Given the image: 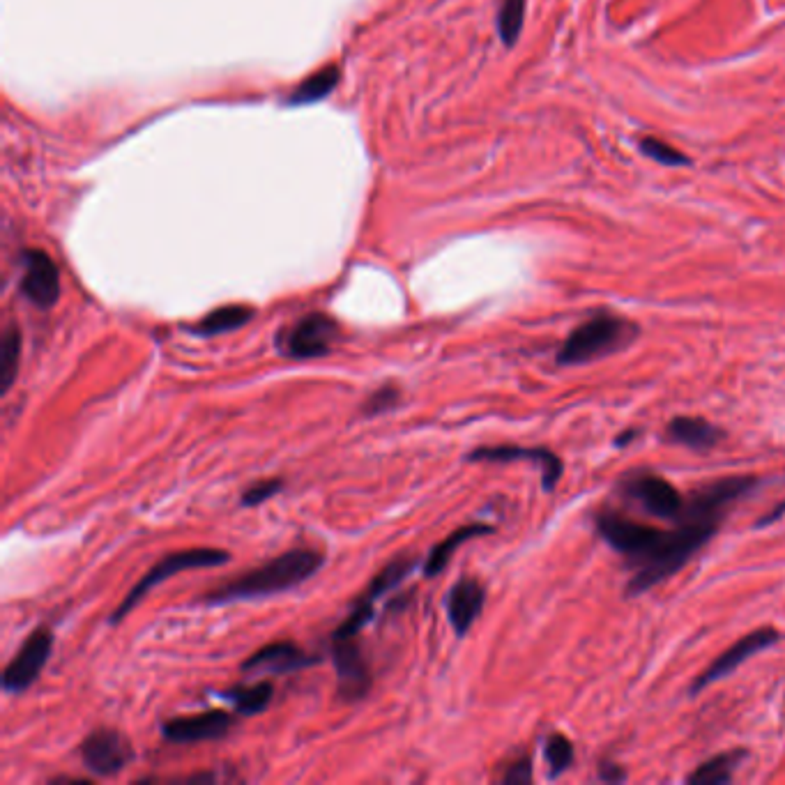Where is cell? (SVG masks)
<instances>
[{
    "instance_id": "4fadbf2b",
    "label": "cell",
    "mask_w": 785,
    "mask_h": 785,
    "mask_svg": "<svg viewBox=\"0 0 785 785\" xmlns=\"http://www.w3.org/2000/svg\"><path fill=\"white\" fill-rule=\"evenodd\" d=\"M238 714L226 710H208L192 716H175L162 723V735L171 744L215 742L231 733Z\"/></svg>"
},
{
    "instance_id": "603a6c76",
    "label": "cell",
    "mask_w": 785,
    "mask_h": 785,
    "mask_svg": "<svg viewBox=\"0 0 785 785\" xmlns=\"http://www.w3.org/2000/svg\"><path fill=\"white\" fill-rule=\"evenodd\" d=\"M337 83H339L337 67H325V70H320L316 74H311L309 79H304L300 86L293 90L291 104L320 102V99H325L334 88H337Z\"/></svg>"
},
{
    "instance_id": "9a60e30c",
    "label": "cell",
    "mask_w": 785,
    "mask_h": 785,
    "mask_svg": "<svg viewBox=\"0 0 785 785\" xmlns=\"http://www.w3.org/2000/svg\"><path fill=\"white\" fill-rule=\"evenodd\" d=\"M320 659L316 654L304 652L300 645L293 640H277L261 647V650L251 654V657L242 663V673H268V675H286L293 670H302L318 663Z\"/></svg>"
},
{
    "instance_id": "30bf717a",
    "label": "cell",
    "mask_w": 785,
    "mask_h": 785,
    "mask_svg": "<svg viewBox=\"0 0 785 785\" xmlns=\"http://www.w3.org/2000/svg\"><path fill=\"white\" fill-rule=\"evenodd\" d=\"M332 661L337 668L339 698L346 703H357V700L367 698L373 677L357 636L332 638Z\"/></svg>"
},
{
    "instance_id": "ba28073f",
    "label": "cell",
    "mask_w": 785,
    "mask_h": 785,
    "mask_svg": "<svg viewBox=\"0 0 785 785\" xmlns=\"http://www.w3.org/2000/svg\"><path fill=\"white\" fill-rule=\"evenodd\" d=\"M51 650L53 634L49 627H37L35 631H30L24 645L19 647V652L14 654V659L7 663L3 670V680H0L3 691L19 696V693L33 687V684L40 680L44 666H47Z\"/></svg>"
},
{
    "instance_id": "d4e9b609",
    "label": "cell",
    "mask_w": 785,
    "mask_h": 785,
    "mask_svg": "<svg viewBox=\"0 0 785 785\" xmlns=\"http://www.w3.org/2000/svg\"><path fill=\"white\" fill-rule=\"evenodd\" d=\"M544 756L548 762V769H551V776H560L574 765V758H576L574 744H571V739L567 735L553 733L548 735L544 744Z\"/></svg>"
},
{
    "instance_id": "9c48e42d",
    "label": "cell",
    "mask_w": 785,
    "mask_h": 785,
    "mask_svg": "<svg viewBox=\"0 0 785 785\" xmlns=\"http://www.w3.org/2000/svg\"><path fill=\"white\" fill-rule=\"evenodd\" d=\"M79 756L90 774L104 779V776L123 772L134 760V749L120 730L97 728L81 742Z\"/></svg>"
},
{
    "instance_id": "1f68e13d",
    "label": "cell",
    "mask_w": 785,
    "mask_h": 785,
    "mask_svg": "<svg viewBox=\"0 0 785 785\" xmlns=\"http://www.w3.org/2000/svg\"><path fill=\"white\" fill-rule=\"evenodd\" d=\"M634 438H636V431H634V429H631V431H624L622 436L615 440V445H617V447H624V445H627V442H631Z\"/></svg>"
},
{
    "instance_id": "ac0fdd59",
    "label": "cell",
    "mask_w": 785,
    "mask_h": 785,
    "mask_svg": "<svg viewBox=\"0 0 785 785\" xmlns=\"http://www.w3.org/2000/svg\"><path fill=\"white\" fill-rule=\"evenodd\" d=\"M493 532H495V528L489 523H470V525H461V528H456L452 535H447L445 539L440 541V544L431 548L429 558L424 560V576L426 578L440 576L442 571L447 569L449 560L454 558V553L459 551L466 541L484 537V535H493Z\"/></svg>"
},
{
    "instance_id": "f1b7e54d",
    "label": "cell",
    "mask_w": 785,
    "mask_h": 785,
    "mask_svg": "<svg viewBox=\"0 0 785 785\" xmlns=\"http://www.w3.org/2000/svg\"><path fill=\"white\" fill-rule=\"evenodd\" d=\"M500 783L505 785H530L532 783V760L528 756L514 760L500 776Z\"/></svg>"
},
{
    "instance_id": "7402d4cb",
    "label": "cell",
    "mask_w": 785,
    "mask_h": 785,
    "mask_svg": "<svg viewBox=\"0 0 785 785\" xmlns=\"http://www.w3.org/2000/svg\"><path fill=\"white\" fill-rule=\"evenodd\" d=\"M21 330L10 323L0 334V394H7L17 383L21 367Z\"/></svg>"
},
{
    "instance_id": "f546056e",
    "label": "cell",
    "mask_w": 785,
    "mask_h": 785,
    "mask_svg": "<svg viewBox=\"0 0 785 785\" xmlns=\"http://www.w3.org/2000/svg\"><path fill=\"white\" fill-rule=\"evenodd\" d=\"M599 779L606 783H622L627 781V772H624V767L617 765V762L604 760L599 762Z\"/></svg>"
},
{
    "instance_id": "4dcf8cb0",
    "label": "cell",
    "mask_w": 785,
    "mask_h": 785,
    "mask_svg": "<svg viewBox=\"0 0 785 785\" xmlns=\"http://www.w3.org/2000/svg\"><path fill=\"white\" fill-rule=\"evenodd\" d=\"M783 514H785V500L779 502V505H776L767 516H762V518H760V521H758V528H765V525L774 523V521H779V518H781Z\"/></svg>"
},
{
    "instance_id": "e0dca14e",
    "label": "cell",
    "mask_w": 785,
    "mask_h": 785,
    "mask_svg": "<svg viewBox=\"0 0 785 785\" xmlns=\"http://www.w3.org/2000/svg\"><path fill=\"white\" fill-rule=\"evenodd\" d=\"M666 438L675 445L693 449V452H710L726 438V431L700 417H675L666 426Z\"/></svg>"
},
{
    "instance_id": "cb8c5ba5",
    "label": "cell",
    "mask_w": 785,
    "mask_h": 785,
    "mask_svg": "<svg viewBox=\"0 0 785 785\" xmlns=\"http://www.w3.org/2000/svg\"><path fill=\"white\" fill-rule=\"evenodd\" d=\"M525 3H528V0H502L500 14H498V30L502 42H505L507 47H514L518 37H521Z\"/></svg>"
},
{
    "instance_id": "52a82bcc",
    "label": "cell",
    "mask_w": 785,
    "mask_h": 785,
    "mask_svg": "<svg viewBox=\"0 0 785 785\" xmlns=\"http://www.w3.org/2000/svg\"><path fill=\"white\" fill-rule=\"evenodd\" d=\"M594 528H597L599 537L606 541L627 560V565L634 569L640 560L645 558V553L650 551L654 537H657L659 528L640 523L636 518L617 512V509H601L594 516Z\"/></svg>"
},
{
    "instance_id": "277c9868",
    "label": "cell",
    "mask_w": 785,
    "mask_h": 785,
    "mask_svg": "<svg viewBox=\"0 0 785 785\" xmlns=\"http://www.w3.org/2000/svg\"><path fill=\"white\" fill-rule=\"evenodd\" d=\"M228 560H231V555H228L226 551H221V548H187V551L166 553L164 558H159L155 565H152L146 574H143L139 581L134 583V588L127 592V597L120 601V606L111 613L109 622L111 624L123 622L125 617L141 604L143 597L155 590L159 583H166L169 578L185 574V571L226 565Z\"/></svg>"
},
{
    "instance_id": "8fae6325",
    "label": "cell",
    "mask_w": 785,
    "mask_h": 785,
    "mask_svg": "<svg viewBox=\"0 0 785 785\" xmlns=\"http://www.w3.org/2000/svg\"><path fill=\"white\" fill-rule=\"evenodd\" d=\"M468 463H516L528 461L535 463L541 472V486L546 493L555 491V486L560 484L562 470L565 463L555 452L546 447H521V445H491V447H477L466 456Z\"/></svg>"
},
{
    "instance_id": "5bb4252c",
    "label": "cell",
    "mask_w": 785,
    "mask_h": 785,
    "mask_svg": "<svg viewBox=\"0 0 785 785\" xmlns=\"http://www.w3.org/2000/svg\"><path fill=\"white\" fill-rule=\"evenodd\" d=\"M779 640H781V634L774 627H762V629L751 631V634L742 636L733 647H728V650L723 652L710 668L703 670V675H698V680L691 684V696H696V693L707 689L710 684L723 680V677H728L730 673H733V670L742 666L746 659H751L753 654H758L762 650H767V647L776 645Z\"/></svg>"
},
{
    "instance_id": "44dd1931",
    "label": "cell",
    "mask_w": 785,
    "mask_h": 785,
    "mask_svg": "<svg viewBox=\"0 0 785 785\" xmlns=\"http://www.w3.org/2000/svg\"><path fill=\"white\" fill-rule=\"evenodd\" d=\"M226 700L233 703V712L238 716H254L268 710L274 698V684L263 680L251 684V687H233L221 693Z\"/></svg>"
},
{
    "instance_id": "484cf974",
    "label": "cell",
    "mask_w": 785,
    "mask_h": 785,
    "mask_svg": "<svg viewBox=\"0 0 785 785\" xmlns=\"http://www.w3.org/2000/svg\"><path fill=\"white\" fill-rule=\"evenodd\" d=\"M401 387L396 383H385L380 385L376 392H371L367 396V401L362 403V415L364 417H378L394 410L401 403Z\"/></svg>"
},
{
    "instance_id": "d6986e66",
    "label": "cell",
    "mask_w": 785,
    "mask_h": 785,
    "mask_svg": "<svg viewBox=\"0 0 785 785\" xmlns=\"http://www.w3.org/2000/svg\"><path fill=\"white\" fill-rule=\"evenodd\" d=\"M256 316V309L247 307V304H226V307L212 309L208 316H203L194 327H189V332L196 337H219V334H228L240 330L247 323H251Z\"/></svg>"
},
{
    "instance_id": "3957f363",
    "label": "cell",
    "mask_w": 785,
    "mask_h": 785,
    "mask_svg": "<svg viewBox=\"0 0 785 785\" xmlns=\"http://www.w3.org/2000/svg\"><path fill=\"white\" fill-rule=\"evenodd\" d=\"M638 339V325L624 316L599 311L576 327L558 350L560 367H576L615 355Z\"/></svg>"
},
{
    "instance_id": "2e32d148",
    "label": "cell",
    "mask_w": 785,
    "mask_h": 785,
    "mask_svg": "<svg viewBox=\"0 0 785 785\" xmlns=\"http://www.w3.org/2000/svg\"><path fill=\"white\" fill-rule=\"evenodd\" d=\"M486 604V588L477 578L463 576L454 583V588L445 597L447 620L452 624L454 634L463 638L482 615Z\"/></svg>"
},
{
    "instance_id": "ffe728a7",
    "label": "cell",
    "mask_w": 785,
    "mask_h": 785,
    "mask_svg": "<svg viewBox=\"0 0 785 785\" xmlns=\"http://www.w3.org/2000/svg\"><path fill=\"white\" fill-rule=\"evenodd\" d=\"M746 758V753L742 749L719 753L710 760L700 762V765L693 769L687 776V783L691 785H723L733 781V776L737 772L739 762Z\"/></svg>"
},
{
    "instance_id": "5b68a950",
    "label": "cell",
    "mask_w": 785,
    "mask_h": 785,
    "mask_svg": "<svg viewBox=\"0 0 785 785\" xmlns=\"http://www.w3.org/2000/svg\"><path fill=\"white\" fill-rule=\"evenodd\" d=\"M617 489L624 498L636 502L643 512L663 518V521H680L689 509V498L675 489L666 477L650 470H631L622 477Z\"/></svg>"
},
{
    "instance_id": "4316f807",
    "label": "cell",
    "mask_w": 785,
    "mask_h": 785,
    "mask_svg": "<svg viewBox=\"0 0 785 785\" xmlns=\"http://www.w3.org/2000/svg\"><path fill=\"white\" fill-rule=\"evenodd\" d=\"M640 150L645 152L647 157H652L654 162H659L663 166H682V164H689V157L682 155L680 150L668 146V143H663L659 139H654V136H647V139L640 141Z\"/></svg>"
},
{
    "instance_id": "7c38bea8",
    "label": "cell",
    "mask_w": 785,
    "mask_h": 785,
    "mask_svg": "<svg viewBox=\"0 0 785 785\" xmlns=\"http://www.w3.org/2000/svg\"><path fill=\"white\" fill-rule=\"evenodd\" d=\"M24 277H21L19 291L37 309H51L60 300V270L53 258L42 249H26L24 256Z\"/></svg>"
},
{
    "instance_id": "7a4b0ae2",
    "label": "cell",
    "mask_w": 785,
    "mask_h": 785,
    "mask_svg": "<svg viewBox=\"0 0 785 785\" xmlns=\"http://www.w3.org/2000/svg\"><path fill=\"white\" fill-rule=\"evenodd\" d=\"M325 555L314 548H291V551L277 555L261 567H254L245 574L235 576L219 588L203 594V604H231V601L263 599L272 594H281L297 588L309 581L316 571L323 567Z\"/></svg>"
},
{
    "instance_id": "d6a6232c",
    "label": "cell",
    "mask_w": 785,
    "mask_h": 785,
    "mask_svg": "<svg viewBox=\"0 0 785 785\" xmlns=\"http://www.w3.org/2000/svg\"><path fill=\"white\" fill-rule=\"evenodd\" d=\"M51 783H90L88 779H76V776H65V779H51Z\"/></svg>"
},
{
    "instance_id": "83f0119b",
    "label": "cell",
    "mask_w": 785,
    "mask_h": 785,
    "mask_svg": "<svg viewBox=\"0 0 785 785\" xmlns=\"http://www.w3.org/2000/svg\"><path fill=\"white\" fill-rule=\"evenodd\" d=\"M284 491V479L281 477H270V479H261V482L251 484L249 489L242 493L240 498V505L242 507H258L263 505V502H268L274 495H279Z\"/></svg>"
},
{
    "instance_id": "6da1fadb",
    "label": "cell",
    "mask_w": 785,
    "mask_h": 785,
    "mask_svg": "<svg viewBox=\"0 0 785 785\" xmlns=\"http://www.w3.org/2000/svg\"><path fill=\"white\" fill-rule=\"evenodd\" d=\"M756 484L758 479L753 477H728L705 484L693 493L687 514L675 521L673 530H657L650 551L634 567V576L627 585L629 597L657 588L682 571L693 555L719 532L728 509Z\"/></svg>"
},
{
    "instance_id": "8992f818",
    "label": "cell",
    "mask_w": 785,
    "mask_h": 785,
    "mask_svg": "<svg viewBox=\"0 0 785 785\" xmlns=\"http://www.w3.org/2000/svg\"><path fill=\"white\" fill-rule=\"evenodd\" d=\"M339 339V323L332 316L320 314H307L297 318L295 323L284 327L277 334V348L284 357L291 360H318V357H327L334 350V344Z\"/></svg>"
}]
</instances>
